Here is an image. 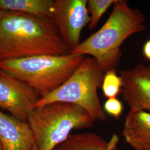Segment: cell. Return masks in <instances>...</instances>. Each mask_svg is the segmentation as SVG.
<instances>
[{
  "label": "cell",
  "mask_w": 150,
  "mask_h": 150,
  "mask_svg": "<svg viewBox=\"0 0 150 150\" xmlns=\"http://www.w3.org/2000/svg\"><path fill=\"white\" fill-rule=\"evenodd\" d=\"M123 108L122 103L117 97L107 99L103 105L104 111L115 118L121 116Z\"/></svg>",
  "instance_id": "15"
},
{
  "label": "cell",
  "mask_w": 150,
  "mask_h": 150,
  "mask_svg": "<svg viewBox=\"0 0 150 150\" xmlns=\"http://www.w3.org/2000/svg\"><path fill=\"white\" fill-rule=\"evenodd\" d=\"M70 52L53 18L0 10V61Z\"/></svg>",
  "instance_id": "1"
},
{
  "label": "cell",
  "mask_w": 150,
  "mask_h": 150,
  "mask_svg": "<svg viewBox=\"0 0 150 150\" xmlns=\"http://www.w3.org/2000/svg\"><path fill=\"white\" fill-rule=\"evenodd\" d=\"M104 74L96 61L86 56L70 78L58 88L41 97L36 106L54 102L73 103L85 109L95 121L105 122L106 115L97 94Z\"/></svg>",
  "instance_id": "5"
},
{
  "label": "cell",
  "mask_w": 150,
  "mask_h": 150,
  "mask_svg": "<svg viewBox=\"0 0 150 150\" xmlns=\"http://www.w3.org/2000/svg\"><path fill=\"white\" fill-rule=\"evenodd\" d=\"M0 150H3V147H2V146L1 145V142H0Z\"/></svg>",
  "instance_id": "18"
},
{
  "label": "cell",
  "mask_w": 150,
  "mask_h": 150,
  "mask_svg": "<svg viewBox=\"0 0 150 150\" xmlns=\"http://www.w3.org/2000/svg\"><path fill=\"white\" fill-rule=\"evenodd\" d=\"M113 7L111 15L100 30L71 51L91 56L104 73L116 70L122 56L123 42L146 28L144 14L130 7L127 1L117 0Z\"/></svg>",
  "instance_id": "2"
},
{
  "label": "cell",
  "mask_w": 150,
  "mask_h": 150,
  "mask_svg": "<svg viewBox=\"0 0 150 150\" xmlns=\"http://www.w3.org/2000/svg\"><path fill=\"white\" fill-rule=\"evenodd\" d=\"M40 97L31 87L0 70V107L13 117L27 122Z\"/></svg>",
  "instance_id": "7"
},
{
  "label": "cell",
  "mask_w": 150,
  "mask_h": 150,
  "mask_svg": "<svg viewBox=\"0 0 150 150\" xmlns=\"http://www.w3.org/2000/svg\"><path fill=\"white\" fill-rule=\"evenodd\" d=\"M117 0H88L87 7L90 14V22L88 25V28L92 30L96 26L102 15L107 9L116 2Z\"/></svg>",
  "instance_id": "14"
},
{
  "label": "cell",
  "mask_w": 150,
  "mask_h": 150,
  "mask_svg": "<svg viewBox=\"0 0 150 150\" xmlns=\"http://www.w3.org/2000/svg\"><path fill=\"white\" fill-rule=\"evenodd\" d=\"M122 87V79L117 74L116 70H109L105 73L101 86L105 97L107 99L116 98L121 92Z\"/></svg>",
  "instance_id": "13"
},
{
  "label": "cell",
  "mask_w": 150,
  "mask_h": 150,
  "mask_svg": "<svg viewBox=\"0 0 150 150\" xmlns=\"http://www.w3.org/2000/svg\"><path fill=\"white\" fill-rule=\"evenodd\" d=\"M32 150H38V146H37V145H36V143L35 144V145L33 146V149H32Z\"/></svg>",
  "instance_id": "17"
},
{
  "label": "cell",
  "mask_w": 150,
  "mask_h": 150,
  "mask_svg": "<svg viewBox=\"0 0 150 150\" xmlns=\"http://www.w3.org/2000/svg\"><path fill=\"white\" fill-rule=\"evenodd\" d=\"M142 52L145 58L150 61V40L145 42L143 46Z\"/></svg>",
  "instance_id": "16"
},
{
  "label": "cell",
  "mask_w": 150,
  "mask_h": 150,
  "mask_svg": "<svg viewBox=\"0 0 150 150\" xmlns=\"http://www.w3.org/2000/svg\"><path fill=\"white\" fill-rule=\"evenodd\" d=\"M122 135L135 150H150V112L130 109L125 118Z\"/></svg>",
  "instance_id": "10"
},
{
  "label": "cell",
  "mask_w": 150,
  "mask_h": 150,
  "mask_svg": "<svg viewBox=\"0 0 150 150\" xmlns=\"http://www.w3.org/2000/svg\"><path fill=\"white\" fill-rule=\"evenodd\" d=\"M95 120L82 107L62 102L34 107L27 122L34 134L38 150H54L73 129L91 128Z\"/></svg>",
  "instance_id": "4"
},
{
  "label": "cell",
  "mask_w": 150,
  "mask_h": 150,
  "mask_svg": "<svg viewBox=\"0 0 150 150\" xmlns=\"http://www.w3.org/2000/svg\"><path fill=\"white\" fill-rule=\"evenodd\" d=\"M87 0H54L52 18L71 51L80 44L83 27L90 22Z\"/></svg>",
  "instance_id": "6"
},
{
  "label": "cell",
  "mask_w": 150,
  "mask_h": 150,
  "mask_svg": "<svg viewBox=\"0 0 150 150\" xmlns=\"http://www.w3.org/2000/svg\"><path fill=\"white\" fill-rule=\"evenodd\" d=\"M0 142L4 150H32L34 134L29 124L0 110Z\"/></svg>",
  "instance_id": "9"
},
{
  "label": "cell",
  "mask_w": 150,
  "mask_h": 150,
  "mask_svg": "<svg viewBox=\"0 0 150 150\" xmlns=\"http://www.w3.org/2000/svg\"><path fill=\"white\" fill-rule=\"evenodd\" d=\"M122 80L121 93L130 109L150 112V66L139 64L120 71Z\"/></svg>",
  "instance_id": "8"
},
{
  "label": "cell",
  "mask_w": 150,
  "mask_h": 150,
  "mask_svg": "<svg viewBox=\"0 0 150 150\" xmlns=\"http://www.w3.org/2000/svg\"><path fill=\"white\" fill-rule=\"evenodd\" d=\"M86 56L43 54L0 61V70L21 81L41 97L62 86Z\"/></svg>",
  "instance_id": "3"
},
{
  "label": "cell",
  "mask_w": 150,
  "mask_h": 150,
  "mask_svg": "<svg viewBox=\"0 0 150 150\" xmlns=\"http://www.w3.org/2000/svg\"><path fill=\"white\" fill-rule=\"evenodd\" d=\"M118 136L113 134L107 142L99 135L85 132L70 135L63 143L54 150H118Z\"/></svg>",
  "instance_id": "11"
},
{
  "label": "cell",
  "mask_w": 150,
  "mask_h": 150,
  "mask_svg": "<svg viewBox=\"0 0 150 150\" xmlns=\"http://www.w3.org/2000/svg\"><path fill=\"white\" fill-rule=\"evenodd\" d=\"M54 0H0V10L52 18Z\"/></svg>",
  "instance_id": "12"
}]
</instances>
